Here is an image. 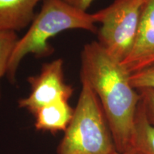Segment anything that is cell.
Masks as SVG:
<instances>
[{
    "label": "cell",
    "instance_id": "cell-4",
    "mask_svg": "<svg viewBox=\"0 0 154 154\" xmlns=\"http://www.w3.org/2000/svg\"><path fill=\"white\" fill-rule=\"evenodd\" d=\"M144 0H115L93 14L98 30V42L111 57L122 63L134 47Z\"/></svg>",
    "mask_w": 154,
    "mask_h": 154
},
{
    "label": "cell",
    "instance_id": "cell-8",
    "mask_svg": "<svg viewBox=\"0 0 154 154\" xmlns=\"http://www.w3.org/2000/svg\"><path fill=\"white\" fill-rule=\"evenodd\" d=\"M74 113L69 101L59 100L41 108L34 113L35 128L42 131L57 134L65 131Z\"/></svg>",
    "mask_w": 154,
    "mask_h": 154
},
{
    "label": "cell",
    "instance_id": "cell-11",
    "mask_svg": "<svg viewBox=\"0 0 154 154\" xmlns=\"http://www.w3.org/2000/svg\"><path fill=\"white\" fill-rule=\"evenodd\" d=\"M131 84L135 89H154V67L146 68L131 74Z\"/></svg>",
    "mask_w": 154,
    "mask_h": 154
},
{
    "label": "cell",
    "instance_id": "cell-10",
    "mask_svg": "<svg viewBox=\"0 0 154 154\" xmlns=\"http://www.w3.org/2000/svg\"><path fill=\"white\" fill-rule=\"evenodd\" d=\"M19 39L14 31L0 29V80L7 74L9 60Z\"/></svg>",
    "mask_w": 154,
    "mask_h": 154
},
{
    "label": "cell",
    "instance_id": "cell-1",
    "mask_svg": "<svg viewBox=\"0 0 154 154\" xmlns=\"http://www.w3.org/2000/svg\"><path fill=\"white\" fill-rule=\"evenodd\" d=\"M81 59V79L88 82L101 103L116 151H128L141 99L131 84V73L98 42L85 44Z\"/></svg>",
    "mask_w": 154,
    "mask_h": 154
},
{
    "label": "cell",
    "instance_id": "cell-7",
    "mask_svg": "<svg viewBox=\"0 0 154 154\" xmlns=\"http://www.w3.org/2000/svg\"><path fill=\"white\" fill-rule=\"evenodd\" d=\"M44 0H0V29L18 32L32 22L34 9Z\"/></svg>",
    "mask_w": 154,
    "mask_h": 154
},
{
    "label": "cell",
    "instance_id": "cell-6",
    "mask_svg": "<svg viewBox=\"0 0 154 154\" xmlns=\"http://www.w3.org/2000/svg\"><path fill=\"white\" fill-rule=\"evenodd\" d=\"M121 63L131 74L154 66V0H144L134 47Z\"/></svg>",
    "mask_w": 154,
    "mask_h": 154
},
{
    "label": "cell",
    "instance_id": "cell-2",
    "mask_svg": "<svg viewBox=\"0 0 154 154\" xmlns=\"http://www.w3.org/2000/svg\"><path fill=\"white\" fill-rule=\"evenodd\" d=\"M93 14L75 8L63 0H44L42 8L35 15L26 33L17 42L10 60L7 77L14 82L17 71L26 55L36 57L50 56L54 49L49 40L63 31L82 29L98 32Z\"/></svg>",
    "mask_w": 154,
    "mask_h": 154
},
{
    "label": "cell",
    "instance_id": "cell-12",
    "mask_svg": "<svg viewBox=\"0 0 154 154\" xmlns=\"http://www.w3.org/2000/svg\"><path fill=\"white\" fill-rule=\"evenodd\" d=\"M138 91L141 97V103L147 119L154 127V89L145 88Z\"/></svg>",
    "mask_w": 154,
    "mask_h": 154
},
{
    "label": "cell",
    "instance_id": "cell-14",
    "mask_svg": "<svg viewBox=\"0 0 154 154\" xmlns=\"http://www.w3.org/2000/svg\"><path fill=\"white\" fill-rule=\"evenodd\" d=\"M114 154H140L138 153V151H136V150L133 149H131L129 150H128V151H125V152H123V153H119V152L117 151L116 153H114Z\"/></svg>",
    "mask_w": 154,
    "mask_h": 154
},
{
    "label": "cell",
    "instance_id": "cell-13",
    "mask_svg": "<svg viewBox=\"0 0 154 154\" xmlns=\"http://www.w3.org/2000/svg\"><path fill=\"white\" fill-rule=\"evenodd\" d=\"M63 1L79 10L86 11L94 0H63Z\"/></svg>",
    "mask_w": 154,
    "mask_h": 154
},
{
    "label": "cell",
    "instance_id": "cell-9",
    "mask_svg": "<svg viewBox=\"0 0 154 154\" xmlns=\"http://www.w3.org/2000/svg\"><path fill=\"white\" fill-rule=\"evenodd\" d=\"M131 149L140 154H154V127L147 119L141 99L135 117Z\"/></svg>",
    "mask_w": 154,
    "mask_h": 154
},
{
    "label": "cell",
    "instance_id": "cell-3",
    "mask_svg": "<svg viewBox=\"0 0 154 154\" xmlns=\"http://www.w3.org/2000/svg\"><path fill=\"white\" fill-rule=\"evenodd\" d=\"M70 124L58 146V154H114L110 127L97 96L84 79Z\"/></svg>",
    "mask_w": 154,
    "mask_h": 154
},
{
    "label": "cell",
    "instance_id": "cell-5",
    "mask_svg": "<svg viewBox=\"0 0 154 154\" xmlns=\"http://www.w3.org/2000/svg\"><path fill=\"white\" fill-rule=\"evenodd\" d=\"M31 93L19 101V106L34 115L41 108L59 100L69 101L74 88L67 84L63 75V61L58 59L44 63L40 73L28 77Z\"/></svg>",
    "mask_w": 154,
    "mask_h": 154
}]
</instances>
